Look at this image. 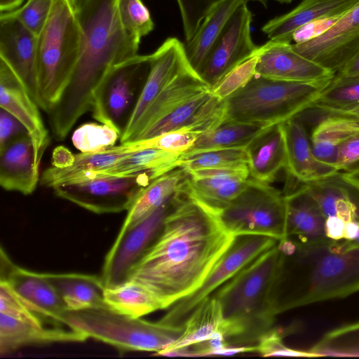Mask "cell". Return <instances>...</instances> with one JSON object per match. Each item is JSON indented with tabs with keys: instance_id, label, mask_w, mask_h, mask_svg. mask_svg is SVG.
Masks as SVG:
<instances>
[{
	"instance_id": "6da1fadb",
	"label": "cell",
	"mask_w": 359,
	"mask_h": 359,
	"mask_svg": "<svg viewBox=\"0 0 359 359\" xmlns=\"http://www.w3.org/2000/svg\"><path fill=\"white\" fill-rule=\"evenodd\" d=\"M234 238L215 213L180 192L129 279L144 286L167 309L201 285Z\"/></svg>"
},
{
	"instance_id": "7a4b0ae2",
	"label": "cell",
	"mask_w": 359,
	"mask_h": 359,
	"mask_svg": "<svg viewBox=\"0 0 359 359\" xmlns=\"http://www.w3.org/2000/svg\"><path fill=\"white\" fill-rule=\"evenodd\" d=\"M75 9L82 32L79 57L66 88L47 113L59 141L90 110L94 91L107 73L137 55L141 42L123 27L116 0H76Z\"/></svg>"
},
{
	"instance_id": "3957f363",
	"label": "cell",
	"mask_w": 359,
	"mask_h": 359,
	"mask_svg": "<svg viewBox=\"0 0 359 359\" xmlns=\"http://www.w3.org/2000/svg\"><path fill=\"white\" fill-rule=\"evenodd\" d=\"M286 255L278 243L212 294L219 303L223 335L231 346L256 345L274 328Z\"/></svg>"
},
{
	"instance_id": "277c9868",
	"label": "cell",
	"mask_w": 359,
	"mask_h": 359,
	"mask_svg": "<svg viewBox=\"0 0 359 359\" xmlns=\"http://www.w3.org/2000/svg\"><path fill=\"white\" fill-rule=\"evenodd\" d=\"M331 241L327 237L306 243L293 241L296 251L292 255L297 279L280 299V313L345 298L359 291V249L336 251Z\"/></svg>"
},
{
	"instance_id": "5b68a950",
	"label": "cell",
	"mask_w": 359,
	"mask_h": 359,
	"mask_svg": "<svg viewBox=\"0 0 359 359\" xmlns=\"http://www.w3.org/2000/svg\"><path fill=\"white\" fill-rule=\"evenodd\" d=\"M81 37L75 6L68 0H55L36 45L37 104L46 113L57 102L72 77Z\"/></svg>"
},
{
	"instance_id": "8992f818",
	"label": "cell",
	"mask_w": 359,
	"mask_h": 359,
	"mask_svg": "<svg viewBox=\"0 0 359 359\" xmlns=\"http://www.w3.org/2000/svg\"><path fill=\"white\" fill-rule=\"evenodd\" d=\"M333 77L291 82L255 75L224 100L225 121L264 127L284 123L311 107Z\"/></svg>"
},
{
	"instance_id": "52a82bcc",
	"label": "cell",
	"mask_w": 359,
	"mask_h": 359,
	"mask_svg": "<svg viewBox=\"0 0 359 359\" xmlns=\"http://www.w3.org/2000/svg\"><path fill=\"white\" fill-rule=\"evenodd\" d=\"M62 325L84 333L88 338L109 344L120 351L156 353L173 344L184 326H172L117 313L109 308L66 311Z\"/></svg>"
},
{
	"instance_id": "ba28073f",
	"label": "cell",
	"mask_w": 359,
	"mask_h": 359,
	"mask_svg": "<svg viewBox=\"0 0 359 359\" xmlns=\"http://www.w3.org/2000/svg\"><path fill=\"white\" fill-rule=\"evenodd\" d=\"M216 215L234 236H265L279 243L288 239L285 196L268 183L250 177L241 193Z\"/></svg>"
},
{
	"instance_id": "9c48e42d",
	"label": "cell",
	"mask_w": 359,
	"mask_h": 359,
	"mask_svg": "<svg viewBox=\"0 0 359 359\" xmlns=\"http://www.w3.org/2000/svg\"><path fill=\"white\" fill-rule=\"evenodd\" d=\"M149 69V55L137 54L114 65L94 91L90 109L93 117L121 135Z\"/></svg>"
},
{
	"instance_id": "30bf717a",
	"label": "cell",
	"mask_w": 359,
	"mask_h": 359,
	"mask_svg": "<svg viewBox=\"0 0 359 359\" xmlns=\"http://www.w3.org/2000/svg\"><path fill=\"white\" fill-rule=\"evenodd\" d=\"M278 243L277 240L265 236H235L231 245L215 263L201 285L172 305L159 322L172 326H184L189 316L202 301L259 255Z\"/></svg>"
},
{
	"instance_id": "8fae6325",
	"label": "cell",
	"mask_w": 359,
	"mask_h": 359,
	"mask_svg": "<svg viewBox=\"0 0 359 359\" xmlns=\"http://www.w3.org/2000/svg\"><path fill=\"white\" fill-rule=\"evenodd\" d=\"M146 175H97L83 181L57 185L55 194L96 214L128 210L141 191L153 182Z\"/></svg>"
},
{
	"instance_id": "7c38bea8",
	"label": "cell",
	"mask_w": 359,
	"mask_h": 359,
	"mask_svg": "<svg viewBox=\"0 0 359 359\" xmlns=\"http://www.w3.org/2000/svg\"><path fill=\"white\" fill-rule=\"evenodd\" d=\"M177 194L135 225L120 230L103 262L100 276L105 287H115L130 278L160 233Z\"/></svg>"
},
{
	"instance_id": "4fadbf2b",
	"label": "cell",
	"mask_w": 359,
	"mask_h": 359,
	"mask_svg": "<svg viewBox=\"0 0 359 359\" xmlns=\"http://www.w3.org/2000/svg\"><path fill=\"white\" fill-rule=\"evenodd\" d=\"M252 14L247 4L234 13L197 72L211 90L227 73L259 50L251 36Z\"/></svg>"
},
{
	"instance_id": "5bb4252c",
	"label": "cell",
	"mask_w": 359,
	"mask_h": 359,
	"mask_svg": "<svg viewBox=\"0 0 359 359\" xmlns=\"http://www.w3.org/2000/svg\"><path fill=\"white\" fill-rule=\"evenodd\" d=\"M291 46L301 55L337 72L359 50V2L319 36Z\"/></svg>"
},
{
	"instance_id": "9a60e30c",
	"label": "cell",
	"mask_w": 359,
	"mask_h": 359,
	"mask_svg": "<svg viewBox=\"0 0 359 359\" xmlns=\"http://www.w3.org/2000/svg\"><path fill=\"white\" fill-rule=\"evenodd\" d=\"M150 57V69L130 120L121 135L128 142L137 123L156 97L176 78L194 68L185 46L176 37L167 38Z\"/></svg>"
},
{
	"instance_id": "2e32d148",
	"label": "cell",
	"mask_w": 359,
	"mask_h": 359,
	"mask_svg": "<svg viewBox=\"0 0 359 359\" xmlns=\"http://www.w3.org/2000/svg\"><path fill=\"white\" fill-rule=\"evenodd\" d=\"M7 282L23 302L45 323L62 326L61 317L67 308L43 273L15 264L1 248V278Z\"/></svg>"
},
{
	"instance_id": "e0dca14e",
	"label": "cell",
	"mask_w": 359,
	"mask_h": 359,
	"mask_svg": "<svg viewBox=\"0 0 359 359\" xmlns=\"http://www.w3.org/2000/svg\"><path fill=\"white\" fill-rule=\"evenodd\" d=\"M0 106L25 126L33 144L36 165L40 168L41 158L50 140L48 130L40 114L39 106L13 70L1 58Z\"/></svg>"
},
{
	"instance_id": "ac0fdd59",
	"label": "cell",
	"mask_w": 359,
	"mask_h": 359,
	"mask_svg": "<svg viewBox=\"0 0 359 359\" xmlns=\"http://www.w3.org/2000/svg\"><path fill=\"white\" fill-rule=\"evenodd\" d=\"M36 45V35L17 19L1 13L0 58L13 70L37 103Z\"/></svg>"
},
{
	"instance_id": "d6986e66",
	"label": "cell",
	"mask_w": 359,
	"mask_h": 359,
	"mask_svg": "<svg viewBox=\"0 0 359 359\" xmlns=\"http://www.w3.org/2000/svg\"><path fill=\"white\" fill-rule=\"evenodd\" d=\"M186 194L217 214L245 188L250 178L248 165L191 171Z\"/></svg>"
},
{
	"instance_id": "ffe728a7",
	"label": "cell",
	"mask_w": 359,
	"mask_h": 359,
	"mask_svg": "<svg viewBox=\"0 0 359 359\" xmlns=\"http://www.w3.org/2000/svg\"><path fill=\"white\" fill-rule=\"evenodd\" d=\"M224 121V100L218 98L208 90L155 123L136 141L179 130H188L201 134L216 128Z\"/></svg>"
},
{
	"instance_id": "44dd1931",
	"label": "cell",
	"mask_w": 359,
	"mask_h": 359,
	"mask_svg": "<svg viewBox=\"0 0 359 359\" xmlns=\"http://www.w3.org/2000/svg\"><path fill=\"white\" fill-rule=\"evenodd\" d=\"M291 44L269 41L261 46L256 75L291 82H310L334 76V72L295 52Z\"/></svg>"
},
{
	"instance_id": "7402d4cb",
	"label": "cell",
	"mask_w": 359,
	"mask_h": 359,
	"mask_svg": "<svg viewBox=\"0 0 359 359\" xmlns=\"http://www.w3.org/2000/svg\"><path fill=\"white\" fill-rule=\"evenodd\" d=\"M88 337L83 332L62 326L21 320L0 313V353L6 355L27 346L55 343L83 342Z\"/></svg>"
},
{
	"instance_id": "603a6c76",
	"label": "cell",
	"mask_w": 359,
	"mask_h": 359,
	"mask_svg": "<svg viewBox=\"0 0 359 359\" xmlns=\"http://www.w3.org/2000/svg\"><path fill=\"white\" fill-rule=\"evenodd\" d=\"M32 140L27 133L10 140L0 149V184L6 191L32 194L40 182Z\"/></svg>"
},
{
	"instance_id": "cb8c5ba5",
	"label": "cell",
	"mask_w": 359,
	"mask_h": 359,
	"mask_svg": "<svg viewBox=\"0 0 359 359\" xmlns=\"http://www.w3.org/2000/svg\"><path fill=\"white\" fill-rule=\"evenodd\" d=\"M282 127L286 149V169L297 181L309 183L339 172L335 167L320 161L314 156L304 123L298 116L282 123Z\"/></svg>"
},
{
	"instance_id": "d4e9b609",
	"label": "cell",
	"mask_w": 359,
	"mask_h": 359,
	"mask_svg": "<svg viewBox=\"0 0 359 359\" xmlns=\"http://www.w3.org/2000/svg\"><path fill=\"white\" fill-rule=\"evenodd\" d=\"M137 149H140L135 142H130L99 151L81 152L72 155L65 165H52L44 170L40 178V184L53 188L57 185L89 179Z\"/></svg>"
},
{
	"instance_id": "484cf974",
	"label": "cell",
	"mask_w": 359,
	"mask_h": 359,
	"mask_svg": "<svg viewBox=\"0 0 359 359\" xmlns=\"http://www.w3.org/2000/svg\"><path fill=\"white\" fill-rule=\"evenodd\" d=\"M359 0H303L287 13L266 22L262 32L275 43H292L293 33L299 27L317 20L341 15Z\"/></svg>"
},
{
	"instance_id": "4316f807",
	"label": "cell",
	"mask_w": 359,
	"mask_h": 359,
	"mask_svg": "<svg viewBox=\"0 0 359 359\" xmlns=\"http://www.w3.org/2000/svg\"><path fill=\"white\" fill-rule=\"evenodd\" d=\"M210 90L198 72L191 69L172 81L153 101L144 113L128 142L136 141L155 123L181 105Z\"/></svg>"
},
{
	"instance_id": "83f0119b",
	"label": "cell",
	"mask_w": 359,
	"mask_h": 359,
	"mask_svg": "<svg viewBox=\"0 0 359 359\" xmlns=\"http://www.w3.org/2000/svg\"><path fill=\"white\" fill-rule=\"evenodd\" d=\"M283 194L287 207V238L300 243L326 238L325 217L305 183L287 189Z\"/></svg>"
},
{
	"instance_id": "f1b7e54d",
	"label": "cell",
	"mask_w": 359,
	"mask_h": 359,
	"mask_svg": "<svg viewBox=\"0 0 359 359\" xmlns=\"http://www.w3.org/2000/svg\"><path fill=\"white\" fill-rule=\"evenodd\" d=\"M250 177L270 184L287 166L282 123L266 127L245 147Z\"/></svg>"
},
{
	"instance_id": "f546056e",
	"label": "cell",
	"mask_w": 359,
	"mask_h": 359,
	"mask_svg": "<svg viewBox=\"0 0 359 359\" xmlns=\"http://www.w3.org/2000/svg\"><path fill=\"white\" fill-rule=\"evenodd\" d=\"M43 274L57 291L68 310L109 308L104 301L105 287L101 276L79 273Z\"/></svg>"
},
{
	"instance_id": "4dcf8cb0",
	"label": "cell",
	"mask_w": 359,
	"mask_h": 359,
	"mask_svg": "<svg viewBox=\"0 0 359 359\" xmlns=\"http://www.w3.org/2000/svg\"><path fill=\"white\" fill-rule=\"evenodd\" d=\"M188 180V173L182 168H178L151 182L127 210L120 230H126L135 225L177 193H185Z\"/></svg>"
},
{
	"instance_id": "1f68e13d",
	"label": "cell",
	"mask_w": 359,
	"mask_h": 359,
	"mask_svg": "<svg viewBox=\"0 0 359 359\" xmlns=\"http://www.w3.org/2000/svg\"><path fill=\"white\" fill-rule=\"evenodd\" d=\"M183 153L156 148L140 149L121 158L111 166L93 175L130 176L146 175L152 180L180 168Z\"/></svg>"
},
{
	"instance_id": "d6a6232c",
	"label": "cell",
	"mask_w": 359,
	"mask_h": 359,
	"mask_svg": "<svg viewBox=\"0 0 359 359\" xmlns=\"http://www.w3.org/2000/svg\"><path fill=\"white\" fill-rule=\"evenodd\" d=\"M250 0H222L203 19L194 36L186 42L187 57L198 72L236 10Z\"/></svg>"
},
{
	"instance_id": "836d02e7",
	"label": "cell",
	"mask_w": 359,
	"mask_h": 359,
	"mask_svg": "<svg viewBox=\"0 0 359 359\" xmlns=\"http://www.w3.org/2000/svg\"><path fill=\"white\" fill-rule=\"evenodd\" d=\"M219 332L222 333L220 308L217 299L210 295L189 316L181 337L173 344L155 355H163L167 352L207 341Z\"/></svg>"
},
{
	"instance_id": "e575fe53",
	"label": "cell",
	"mask_w": 359,
	"mask_h": 359,
	"mask_svg": "<svg viewBox=\"0 0 359 359\" xmlns=\"http://www.w3.org/2000/svg\"><path fill=\"white\" fill-rule=\"evenodd\" d=\"M104 301L107 306L133 318L163 309L158 299L140 283L129 279L112 287H105Z\"/></svg>"
},
{
	"instance_id": "d590c367",
	"label": "cell",
	"mask_w": 359,
	"mask_h": 359,
	"mask_svg": "<svg viewBox=\"0 0 359 359\" xmlns=\"http://www.w3.org/2000/svg\"><path fill=\"white\" fill-rule=\"evenodd\" d=\"M266 128L256 124L224 121L216 128L199 134L193 146L184 154L245 148Z\"/></svg>"
},
{
	"instance_id": "8d00e7d4",
	"label": "cell",
	"mask_w": 359,
	"mask_h": 359,
	"mask_svg": "<svg viewBox=\"0 0 359 359\" xmlns=\"http://www.w3.org/2000/svg\"><path fill=\"white\" fill-rule=\"evenodd\" d=\"M359 104V76L335 73L329 86L311 107L305 111L320 114Z\"/></svg>"
},
{
	"instance_id": "74e56055",
	"label": "cell",
	"mask_w": 359,
	"mask_h": 359,
	"mask_svg": "<svg viewBox=\"0 0 359 359\" xmlns=\"http://www.w3.org/2000/svg\"><path fill=\"white\" fill-rule=\"evenodd\" d=\"M309 351L318 357H359V321L327 332Z\"/></svg>"
},
{
	"instance_id": "f35d334b",
	"label": "cell",
	"mask_w": 359,
	"mask_h": 359,
	"mask_svg": "<svg viewBox=\"0 0 359 359\" xmlns=\"http://www.w3.org/2000/svg\"><path fill=\"white\" fill-rule=\"evenodd\" d=\"M245 148L212 149L182 154L180 168L187 172L197 170L217 168H233L248 165Z\"/></svg>"
},
{
	"instance_id": "ab89813d",
	"label": "cell",
	"mask_w": 359,
	"mask_h": 359,
	"mask_svg": "<svg viewBox=\"0 0 359 359\" xmlns=\"http://www.w3.org/2000/svg\"><path fill=\"white\" fill-rule=\"evenodd\" d=\"M311 134V142H327L336 145L359 135V118L330 115L322 116Z\"/></svg>"
},
{
	"instance_id": "60d3db41",
	"label": "cell",
	"mask_w": 359,
	"mask_h": 359,
	"mask_svg": "<svg viewBox=\"0 0 359 359\" xmlns=\"http://www.w3.org/2000/svg\"><path fill=\"white\" fill-rule=\"evenodd\" d=\"M120 137L116 130L107 125L87 123L74 131L72 141L81 152H95L114 147Z\"/></svg>"
},
{
	"instance_id": "b9f144b4",
	"label": "cell",
	"mask_w": 359,
	"mask_h": 359,
	"mask_svg": "<svg viewBox=\"0 0 359 359\" xmlns=\"http://www.w3.org/2000/svg\"><path fill=\"white\" fill-rule=\"evenodd\" d=\"M117 8L123 27L139 39L154 29L150 12L142 0H116Z\"/></svg>"
},
{
	"instance_id": "7bdbcfd3",
	"label": "cell",
	"mask_w": 359,
	"mask_h": 359,
	"mask_svg": "<svg viewBox=\"0 0 359 359\" xmlns=\"http://www.w3.org/2000/svg\"><path fill=\"white\" fill-rule=\"evenodd\" d=\"M261 53L258 52L227 73L211 90L221 100H226L246 86L256 75V67Z\"/></svg>"
},
{
	"instance_id": "ee69618b",
	"label": "cell",
	"mask_w": 359,
	"mask_h": 359,
	"mask_svg": "<svg viewBox=\"0 0 359 359\" xmlns=\"http://www.w3.org/2000/svg\"><path fill=\"white\" fill-rule=\"evenodd\" d=\"M55 0H27L18 8L4 13L17 19L36 36L43 29L51 11Z\"/></svg>"
},
{
	"instance_id": "f6af8a7d",
	"label": "cell",
	"mask_w": 359,
	"mask_h": 359,
	"mask_svg": "<svg viewBox=\"0 0 359 359\" xmlns=\"http://www.w3.org/2000/svg\"><path fill=\"white\" fill-rule=\"evenodd\" d=\"M222 0H177L186 42L194 36L205 16Z\"/></svg>"
},
{
	"instance_id": "bcb514c9",
	"label": "cell",
	"mask_w": 359,
	"mask_h": 359,
	"mask_svg": "<svg viewBox=\"0 0 359 359\" xmlns=\"http://www.w3.org/2000/svg\"><path fill=\"white\" fill-rule=\"evenodd\" d=\"M198 135L194 131L179 130L135 142L140 149L156 148L184 153L193 146Z\"/></svg>"
},
{
	"instance_id": "7dc6e473",
	"label": "cell",
	"mask_w": 359,
	"mask_h": 359,
	"mask_svg": "<svg viewBox=\"0 0 359 359\" xmlns=\"http://www.w3.org/2000/svg\"><path fill=\"white\" fill-rule=\"evenodd\" d=\"M283 330L273 328L263 336L257 345V352L262 356H294L316 358L317 355L309 351H304L290 348L286 346L283 341Z\"/></svg>"
},
{
	"instance_id": "c3c4849f",
	"label": "cell",
	"mask_w": 359,
	"mask_h": 359,
	"mask_svg": "<svg viewBox=\"0 0 359 359\" xmlns=\"http://www.w3.org/2000/svg\"><path fill=\"white\" fill-rule=\"evenodd\" d=\"M341 15L317 20L303 25L293 33L292 41L294 43H302L319 36L332 26Z\"/></svg>"
},
{
	"instance_id": "681fc988",
	"label": "cell",
	"mask_w": 359,
	"mask_h": 359,
	"mask_svg": "<svg viewBox=\"0 0 359 359\" xmlns=\"http://www.w3.org/2000/svg\"><path fill=\"white\" fill-rule=\"evenodd\" d=\"M26 133L27 132L21 122L12 114L1 108L0 149L13 138Z\"/></svg>"
},
{
	"instance_id": "f907efd6",
	"label": "cell",
	"mask_w": 359,
	"mask_h": 359,
	"mask_svg": "<svg viewBox=\"0 0 359 359\" xmlns=\"http://www.w3.org/2000/svg\"><path fill=\"white\" fill-rule=\"evenodd\" d=\"M358 163H359V135L338 145L337 168L339 171H344Z\"/></svg>"
},
{
	"instance_id": "816d5d0a",
	"label": "cell",
	"mask_w": 359,
	"mask_h": 359,
	"mask_svg": "<svg viewBox=\"0 0 359 359\" xmlns=\"http://www.w3.org/2000/svg\"><path fill=\"white\" fill-rule=\"evenodd\" d=\"M314 156L321 162L335 167L338 161V145L327 142H311Z\"/></svg>"
},
{
	"instance_id": "f5cc1de1",
	"label": "cell",
	"mask_w": 359,
	"mask_h": 359,
	"mask_svg": "<svg viewBox=\"0 0 359 359\" xmlns=\"http://www.w3.org/2000/svg\"><path fill=\"white\" fill-rule=\"evenodd\" d=\"M345 222L337 216L325 218V236L331 240L338 241L344 238Z\"/></svg>"
},
{
	"instance_id": "db71d44e",
	"label": "cell",
	"mask_w": 359,
	"mask_h": 359,
	"mask_svg": "<svg viewBox=\"0 0 359 359\" xmlns=\"http://www.w3.org/2000/svg\"><path fill=\"white\" fill-rule=\"evenodd\" d=\"M330 115L345 116L359 118V104L346 109L330 111L320 114H313L304 111L301 113L300 116L304 121H306L311 119L314 121L322 116Z\"/></svg>"
},
{
	"instance_id": "11a10c76",
	"label": "cell",
	"mask_w": 359,
	"mask_h": 359,
	"mask_svg": "<svg viewBox=\"0 0 359 359\" xmlns=\"http://www.w3.org/2000/svg\"><path fill=\"white\" fill-rule=\"evenodd\" d=\"M336 73L359 76V50Z\"/></svg>"
},
{
	"instance_id": "9f6ffc18",
	"label": "cell",
	"mask_w": 359,
	"mask_h": 359,
	"mask_svg": "<svg viewBox=\"0 0 359 359\" xmlns=\"http://www.w3.org/2000/svg\"><path fill=\"white\" fill-rule=\"evenodd\" d=\"M331 247L333 250L339 252H346L359 249V234L357 238L351 241L346 239H341L338 241L332 240Z\"/></svg>"
},
{
	"instance_id": "6f0895ef",
	"label": "cell",
	"mask_w": 359,
	"mask_h": 359,
	"mask_svg": "<svg viewBox=\"0 0 359 359\" xmlns=\"http://www.w3.org/2000/svg\"><path fill=\"white\" fill-rule=\"evenodd\" d=\"M339 174L346 182L359 189V163Z\"/></svg>"
},
{
	"instance_id": "680465c9",
	"label": "cell",
	"mask_w": 359,
	"mask_h": 359,
	"mask_svg": "<svg viewBox=\"0 0 359 359\" xmlns=\"http://www.w3.org/2000/svg\"><path fill=\"white\" fill-rule=\"evenodd\" d=\"M359 234V222L350 221L345 223L344 238L351 241L357 238Z\"/></svg>"
},
{
	"instance_id": "91938a15",
	"label": "cell",
	"mask_w": 359,
	"mask_h": 359,
	"mask_svg": "<svg viewBox=\"0 0 359 359\" xmlns=\"http://www.w3.org/2000/svg\"><path fill=\"white\" fill-rule=\"evenodd\" d=\"M24 0H0L1 13L13 11L20 7Z\"/></svg>"
},
{
	"instance_id": "94428289",
	"label": "cell",
	"mask_w": 359,
	"mask_h": 359,
	"mask_svg": "<svg viewBox=\"0 0 359 359\" xmlns=\"http://www.w3.org/2000/svg\"><path fill=\"white\" fill-rule=\"evenodd\" d=\"M250 1L257 2L260 4H262L264 7H266L267 3H268V0H250Z\"/></svg>"
},
{
	"instance_id": "6125c7cd",
	"label": "cell",
	"mask_w": 359,
	"mask_h": 359,
	"mask_svg": "<svg viewBox=\"0 0 359 359\" xmlns=\"http://www.w3.org/2000/svg\"><path fill=\"white\" fill-rule=\"evenodd\" d=\"M280 4H290L291 3L293 0H275Z\"/></svg>"
},
{
	"instance_id": "be15d7a7",
	"label": "cell",
	"mask_w": 359,
	"mask_h": 359,
	"mask_svg": "<svg viewBox=\"0 0 359 359\" xmlns=\"http://www.w3.org/2000/svg\"><path fill=\"white\" fill-rule=\"evenodd\" d=\"M68 1H69L72 4H74L75 6L76 0H68Z\"/></svg>"
}]
</instances>
